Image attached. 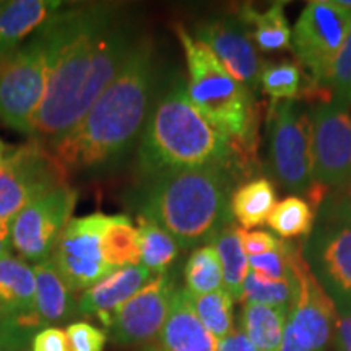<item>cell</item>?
<instances>
[{"mask_svg":"<svg viewBox=\"0 0 351 351\" xmlns=\"http://www.w3.org/2000/svg\"><path fill=\"white\" fill-rule=\"evenodd\" d=\"M212 244L221 262L223 288L232 298V301L241 302L244 282L251 271L249 257L245 256L241 243V228L228 225L218 232Z\"/></svg>","mask_w":351,"mask_h":351,"instance_id":"d4e9b609","label":"cell"},{"mask_svg":"<svg viewBox=\"0 0 351 351\" xmlns=\"http://www.w3.org/2000/svg\"><path fill=\"white\" fill-rule=\"evenodd\" d=\"M315 212L311 204L300 195H289L275 205L267 225L280 238L293 239L311 234L314 230Z\"/></svg>","mask_w":351,"mask_h":351,"instance_id":"83f0119b","label":"cell"},{"mask_svg":"<svg viewBox=\"0 0 351 351\" xmlns=\"http://www.w3.org/2000/svg\"><path fill=\"white\" fill-rule=\"evenodd\" d=\"M152 278H155V275L143 265L116 269L106 278L82 293L78 298V311L85 315H96L104 326L109 327L121 306L137 295Z\"/></svg>","mask_w":351,"mask_h":351,"instance_id":"e0dca14e","label":"cell"},{"mask_svg":"<svg viewBox=\"0 0 351 351\" xmlns=\"http://www.w3.org/2000/svg\"><path fill=\"white\" fill-rule=\"evenodd\" d=\"M309 116L314 182L330 189L351 178V99L317 103Z\"/></svg>","mask_w":351,"mask_h":351,"instance_id":"4fadbf2b","label":"cell"},{"mask_svg":"<svg viewBox=\"0 0 351 351\" xmlns=\"http://www.w3.org/2000/svg\"><path fill=\"white\" fill-rule=\"evenodd\" d=\"M238 20L261 51L274 52L291 47L293 32L285 15V2L270 3L262 12L245 3L239 8Z\"/></svg>","mask_w":351,"mask_h":351,"instance_id":"7402d4cb","label":"cell"},{"mask_svg":"<svg viewBox=\"0 0 351 351\" xmlns=\"http://www.w3.org/2000/svg\"><path fill=\"white\" fill-rule=\"evenodd\" d=\"M47 86V47L39 32L0 62V121L32 137Z\"/></svg>","mask_w":351,"mask_h":351,"instance_id":"8992f818","label":"cell"},{"mask_svg":"<svg viewBox=\"0 0 351 351\" xmlns=\"http://www.w3.org/2000/svg\"><path fill=\"white\" fill-rule=\"evenodd\" d=\"M241 243H243V249L247 257L261 256V254H267L282 245V239L271 234L269 231L262 230H243L241 228Z\"/></svg>","mask_w":351,"mask_h":351,"instance_id":"74e56055","label":"cell"},{"mask_svg":"<svg viewBox=\"0 0 351 351\" xmlns=\"http://www.w3.org/2000/svg\"><path fill=\"white\" fill-rule=\"evenodd\" d=\"M140 265L153 275H163L181 252V245L156 223L138 217Z\"/></svg>","mask_w":351,"mask_h":351,"instance_id":"4316f807","label":"cell"},{"mask_svg":"<svg viewBox=\"0 0 351 351\" xmlns=\"http://www.w3.org/2000/svg\"><path fill=\"white\" fill-rule=\"evenodd\" d=\"M77 200L78 192L64 184L34 199L13 218L12 247L20 254V258L36 265L51 257L72 219Z\"/></svg>","mask_w":351,"mask_h":351,"instance_id":"9c48e42d","label":"cell"},{"mask_svg":"<svg viewBox=\"0 0 351 351\" xmlns=\"http://www.w3.org/2000/svg\"><path fill=\"white\" fill-rule=\"evenodd\" d=\"M275 205L276 192L270 179H252L232 191L230 200L231 218H234L243 230L258 228L265 225Z\"/></svg>","mask_w":351,"mask_h":351,"instance_id":"603a6c76","label":"cell"},{"mask_svg":"<svg viewBox=\"0 0 351 351\" xmlns=\"http://www.w3.org/2000/svg\"><path fill=\"white\" fill-rule=\"evenodd\" d=\"M232 173L226 166H208L150 179L140 217L168 231L181 249L212 244L231 221Z\"/></svg>","mask_w":351,"mask_h":351,"instance_id":"277c9868","label":"cell"},{"mask_svg":"<svg viewBox=\"0 0 351 351\" xmlns=\"http://www.w3.org/2000/svg\"><path fill=\"white\" fill-rule=\"evenodd\" d=\"M109 215L91 213L72 218L49 261L73 295L86 291L114 271L104 261L101 234Z\"/></svg>","mask_w":351,"mask_h":351,"instance_id":"8fae6325","label":"cell"},{"mask_svg":"<svg viewBox=\"0 0 351 351\" xmlns=\"http://www.w3.org/2000/svg\"><path fill=\"white\" fill-rule=\"evenodd\" d=\"M350 32L351 10L339 5L337 0L306 3L293 28L291 43L298 59L313 75L314 85H320L327 77Z\"/></svg>","mask_w":351,"mask_h":351,"instance_id":"30bf717a","label":"cell"},{"mask_svg":"<svg viewBox=\"0 0 351 351\" xmlns=\"http://www.w3.org/2000/svg\"><path fill=\"white\" fill-rule=\"evenodd\" d=\"M70 351H104L108 335L90 322H73L67 327Z\"/></svg>","mask_w":351,"mask_h":351,"instance_id":"d590c367","label":"cell"},{"mask_svg":"<svg viewBox=\"0 0 351 351\" xmlns=\"http://www.w3.org/2000/svg\"><path fill=\"white\" fill-rule=\"evenodd\" d=\"M295 251V245L282 241L276 251L261 254V256L249 257V267L256 274L267 276L271 280H289L293 278L291 274V256Z\"/></svg>","mask_w":351,"mask_h":351,"instance_id":"836d02e7","label":"cell"},{"mask_svg":"<svg viewBox=\"0 0 351 351\" xmlns=\"http://www.w3.org/2000/svg\"><path fill=\"white\" fill-rule=\"evenodd\" d=\"M67 176L46 143L29 138L28 143L13 147L0 165V223L12 225L34 199L67 184Z\"/></svg>","mask_w":351,"mask_h":351,"instance_id":"ba28073f","label":"cell"},{"mask_svg":"<svg viewBox=\"0 0 351 351\" xmlns=\"http://www.w3.org/2000/svg\"><path fill=\"white\" fill-rule=\"evenodd\" d=\"M301 78L300 65L283 60L263 65L261 85L263 93L274 101H295L301 95Z\"/></svg>","mask_w":351,"mask_h":351,"instance_id":"1f68e13d","label":"cell"},{"mask_svg":"<svg viewBox=\"0 0 351 351\" xmlns=\"http://www.w3.org/2000/svg\"><path fill=\"white\" fill-rule=\"evenodd\" d=\"M333 341L337 351H351V307L337 311Z\"/></svg>","mask_w":351,"mask_h":351,"instance_id":"ab89813d","label":"cell"},{"mask_svg":"<svg viewBox=\"0 0 351 351\" xmlns=\"http://www.w3.org/2000/svg\"><path fill=\"white\" fill-rule=\"evenodd\" d=\"M217 351H257V350L241 328H238V330L234 328L230 335L218 341Z\"/></svg>","mask_w":351,"mask_h":351,"instance_id":"60d3db41","label":"cell"},{"mask_svg":"<svg viewBox=\"0 0 351 351\" xmlns=\"http://www.w3.org/2000/svg\"><path fill=\"white\" fill-rule=\"evenodd\" d=\"M291 274L295 296L285 332L304 351H326L333 340L337 307L296 247L291 256Z\"/></svg>","mask_w":351,"mask_h":351,"instance_id":"7c38bea8","label":"cell"},{"mask_svg":"<svg viewBox=\"0 0 351 351\" xmlns=\"http://www.w3.org/2000/svg\"><path fill=\"white\" fill-rule=\"evenodd\" d=\"M314 85V83H313ZM326 91L330 99H351V32L346 36L343 46L337 52L335 59L328 69L327 77L320 85H314Z\"/></svg>","mask_w":351,"mask_h":351,"instance_id":"d6a6232c","label":"cell"},{"mask_svg":"<svg viewBox=\"0 0 351 351\" xmlns=\"http://www.w3.org/2000/svg\"><path fill=\"white\" fill-rule=\"evenodd\" d=\"M194 38L207 46L236 80L249 90L261 83L263 64L238 16H215L197 25Z\"/></svg>","mask_w":351,"mask_h":351,"instance_id":"2e32d148","label":"cell"},{"mask_svg":"<svg viewBox=\"0 0 351 351\" xmlns=\"http://www.w3.org/2000/svg\"><path fill=\"white\" fill-rule=\"evenodd\" d=\"M114 13L108 3L60 8L39 29L47 47V86L29 138L49 145L80 122L78 108L101 32Z\"/></svg>","mask_w":351,"mask_h":351,"instance_id":"7a4b0ae2","label":"cell"},{"mask_svg":"<svg viewBox=\"0 0 351 351\" xmlns=\"http://www.w3.org/2000/svg\"><path fill=\"white\" fill-rule=\"evenodd\" d=\"M189 298L202 324L213 337L221 340L234 330V314H232L234 301L225 288L199 296L189 293Z\"/></svg>","mask_w":351,"mask_h":351,"instance_id":"f546056e","label":"cell"},{"mask_svg":"<svg viewBox=\"0 0 351 351\" xmlns=\"http://www.w3.org/2000/svg\"><path fill=\"white\" fill-rule=\"evenodd\" d=\"M12 150H13V147H8V145L3 142L2 138H0V165L7 160V156L10 155Z\"/></svg>","mask_w":351,"mask_h":351,"instance_id":"7bdbcfd3","label":"cell"},{"mask_svg":"<svg viewBox=\"0 0 351 351\" xmlns=\"http://www.w3.org/2000/svg\"><path fill=\"white\" fill-rule=\"evenodd\" d=\"M104 261L114 270L121 267L140 265L138 230L125 215H109L101 234Z\"/></svg>","mask_w":351,"mask_h":351,"instance_id":"484cf974","label":"cell"},{"mask_svg":"<svg viewBox=\"0 0 351 351\" xmlns=\"http://www.w3.org/2000/svg\"><path fill=\"white\" fill-rule=\"evenodd\" d=\"M33 269L36 276V295L32 317L23 326L38 330L44 327H56V324L75 317L80 313L77 298L49 258L36 263Z\"/></svg>","mask_w":351,"mask_h":351,"instance_id":"d6986e66","label":"cell"},{"mask_svg":"<svg viewBox=\"0 0 351 351\" xmlns=\"http://www.w3.org/2000/svg\"><path fill=\"white\" fill-rule=\"evenodd\" d=\"M288 311L285 307L243 302L241 330L245 333L257 351H280Z\"/></svg>","mask_w":351,"mask_h":351,"instance_id":"cb8c5ba5","label":"cell"},{"mask_svg":"<svg viewBox=\"0 0 351 351\" xmlns=\"http://www.w3.org/2000/svg\"><path fill=\"white\" fill-rule=\"evenodd\" d=\"M174 28L186 54L189 98L202 116L231 142L236 171L251 173L258 163V112L251 90L236 80L186 26L176 25Z\"/></svg>","mask_w":351,"mask_h":351,"instance_id":"5b68a950","label":"cell"},{"mask_svg":"<svg viewBox=\"0 0 351 351\" xmlns=\"http://www.w3.org/2000/svg\"><path fill=\"white\" fill-rule=\"evenodd\" d=\"M174 283L166 274L156 275L114 314L109 335L114 343L145 345L160 335L174 296Z\"/></svg>","mask_w":351,"mask_h":351,"instance_id":"9a60e30c","label":"cell"},{"mask_svg":"<svg viewBox=\"0 0 351 351\" xmlns=\"http://www.w3.org/2000/svg\"><path fill=\"white\" fill-rule=\"evenodd\" d=\"M36 332L16 320H0V351H32Z\"/></svg>","mask_w":351,"mask_h":351,"instance_id":"8d00e7d4","label":"cell"},{"mask_svg":"<svg viewBox=\"0 0 351 351\" xmlns=\"http://www.w3.org/2000/svg\"><path fill=\"white\" fill-rule=\"evenodd\" d=\"M137 163L148 179L208 166L236 171L231 142L202 116L182 80L173 83L152 108L140 137Z\"/></svg>","mask_w":351,"mask_h":351,"instance_id":"3957f363","label":"cell"},{"mask_svg":"<svg viewBox=\"0 0 351 351\" xmlns=\"http://www.w3.org/2000/svg\"><path fill=\"white\" fill-rule=\"evenodd\" d=\"M36 276L23 258L8 254L0 258V320L26 324L32 317Z\"/></svg>","mask_w":351,"mask_h":351,"instance_id":"44dd1931","label":"cell"},{"mask_svg":"<svg viewBox=\"0 0 351 351\" xmlns=\"http://www.w3.org/2000/svg\"><path fill=\"white\" fill-rule=\"evenodd\" d=\"M155 80L153 47L140 39L119 75L85 117L47 145L67 174H101L129 155L152 112Z\"/></svg>","mask_w":351,"mask_h":351,"instance_id":"6da1fadb","label":"cell"},{"mask_svg":"<svg viewBox=\"0 0 351 351\" xmlns=\"http://www.w3.org/2000/svg\"><path fill=\"white\" fill-rule=\"evenodd\" d=\"M295 296V280H271L256 271H249L244 282L241 302H254L289 309Z\"/></svg>","mask_w":351,"mask_h":351,"instance_id":"4dcf8cb0","label":"cell"},{"mask_svg":"<svg viewBox=\"0 0 351 351\" xmlns=\"http://www.w3.org/2000/svg\"><path fill=\"white\" fill-rule=\"evenodd\" d=\"M186 289L191 295H207L223 288V269L213 244L197 247L184 267Z\"/></svg>","mask_w":351,"mask_h":351,"instance_id":"f1b7e54d","label":"cell"},{"mask_svg":"<svg viewBox=\"0 0 351 351\" xmlns=\"http://www.w3.org/2000/svg\"><path fill=\"white\" fill-rule=\"evenodd\" d=\"M2 3H3V2H2V0H0V7H2Z\"/></svg>","mask_w":351,"mask_h":351,"instance_id":"ee69618b","label":"cell"},{"mask_svg":"<svg viewBox=\"0 0 351 351\" xmlns=\"http://www.w3.org/2000/svg\"><path fill=\"white\" fill-rule=\"evenodd\" d=\"M12 238H10V225L0 223V258H3L10 254Z\"/></svg>","mask_w":351,"mask_h":351,"instance_id":"b9f144b4","label":"cell"},{"mask_svg":"<svg viewBox=\"0 0 351 351\" xmlns=\"http://www.w3.org/2000/svg\"><path fill=\"white\" fill-rule=\"evenodd\" d=\"M32 351H70L67 333L59 327H44L33 335Z\"/></svg>","mask_w":351,"mask_h":351,"instance_id":"f35d334b","label":"cell"},{"mask_svg":"<svg viewBox=\"0 0 351 351\" xmlns=\"http://www.w3.org/2000/svg\"><path fill=\"white\" fill-rule=\"evenodd\" d=\"M218 341L202 324L186 288L176 289L156 351H217Z\"/></svg>","mask_w":351,"mask_h":351,"instance_id":"ac0fdd59","label":"cell"},{"mask_svg":"<svg viewBox=\"0 0 351 351\" xmlns=\"http://www.w3.org/2000/svg\"><path fill=\"white\" fill-rule=\"evenodd\" d=\"M319 219L351 225V178L328 189L319 207Z\"/></svg>","mask_w":351,"mask_h":351,"instance_id":"e575fe53","label":"cell"},{"mask_svg":"<svg viewBox=\"0 0 351 351\" xmlns=\"http://www.w3.org/2000/svg\"><path fill=\"white\" fill-rule=\"evenodd\" d=\"M302 256L337 311L351 307V225L319 219Z\"/></svg>","mask_w":351,"mask_h":351,"instance_id":"5bb4252c","label":"cell"},{"mask_svg":"<svg viewBox=\"0 0 351 351\" xmlns=\"http://www.w3.org/2000/svg\"><path fill=\"white\" fill-rule=\"evenodd\" d=\"M57 0H10L0 7V62L23 46L62 8Z\"/></svg>","mask_w":351,"mask_h":351,"instance_id":"ffe728a7","label":"cell"},{"mask_svg":"<svg viewBox=\"0 0 351 351\" xmlns=\"http://www.w3.org/2000/svg\"><path fill=\"white\" fill-rule=\"evenodd\" d=\"M270 166L289 192L309 194L314 182L313 122L295 101H275L269 114Z\"/></svg>","mask_w":351,"mask_h":351,"instance_id":"52a82bcc","label":"cell"}]
</instances>
